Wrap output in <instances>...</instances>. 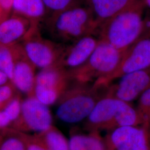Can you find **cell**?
I'll return each mask as SVG.
<instances>
[{
	"label": "cell",
	"instance_id": "1",
	"mask_svg": "<svg viewBox=\"0 0 150 150\" xmlns=\"http://www.w3.org/2000/svg\"><path fill=\"white\" fill-rule=\"evenodd\" d=\"M43 29L52 40L59 43H73L81 38L97 34L98 25L85 4L46 16Z\"/></svg>",
	"mask_w": 150,
	"mask_h": 150
},
{
	"label": "cell",
	"instance_id": "2",
	"mask_svg": "<svg viewBox=\"0 0 150 150\" xmlns=\"http://www.w3.org/2000/svg\"><path fill=\"white\" fill-rule=\"evenodd\" d=\"M142 0L133 4L100 25L98 40L110 44L120 51H126L142 37L145 27Z\"/></svg>",
	"mask_w": 150,
	"mask_h": 150
},
{
	"label": "cell",
	"instance_id": "3",
	"mask_svg": "<svg viewBox=\"0 0 150 150\" xmlns=\"http://www.w3.org/2000/svg\"><path fill=\"white\" fill-rule=\"evenodd\" d=\"M144 119L129 102L103 97L97 103L87 118L85 128L89 132L106 130L108 132L123 126H142Z\"/></svg>",
	"mask_w": 150,
	"mask_h": 150
},
{
	"label": "cell",
	"instance_id": "4",
	"mask_svg": "<svg viewBox=\"0 0 150 150\" xmlns=\"http://www.w3.org/2000/svg\"><path fill=\"white\" fill-rule=\"evenodd\" d=\"M106 91L89 83L73 82L56 103L57 117L66 123L80 122L88 117Z\"/></svg>",
	"mask_w": 150,
	"mask_h": 150
},
{
	"label": "cell",
	"instance_id": "5",
	"mask_svg": "<svg viewBox=\"0 0 150 150\" xmlns=\"http://www.w3.org/2000/svg\"><path fill=\"white\" fill-rule=\"evenodd\" d=\"M125 52L99 41L85 64L75 69L68 70L71 82L89 83L111 74L118 67Z\"/></svg>",
	"mask_w": 150,
	"mask_h": 150
},
{
	"label": "cell",
	"instance_id": "6",
	"mask_svg": "<svg viewBox=\"0 0 150 150\" xmlns=\"http://www.w3.org/2000/svg\"><path fill=\"white\" fill-rule=\"evenodd\" d=\"M28 58L41 69L58 64L66 45L43 38L40 26H36L20 43Z\"/></svg>",
	"mask_w": 150,
	"mask_h": 150
},
{
	"label": "cell",
	"instance_id": "7",
	"mask_svg": "<svg viewBox=\"0 0 150 150\" xmlns=\"http://www.w3.org/2000/svg\"><path fill=\"white\" fill-rule=\"evenodd\" d=\"M69 71L57 64L40 70L36 75L33 96L43 104L56 103L71 85Z\"/></svg>",
	"mask_w": 150,
	"mask_h": 150
},
{
	"label": "cell",
	"instance_id": "8",
	"mask_svg": "<svg viewBox=\"0 0 150 150\" xmlns=\"http://www.w3.org/2000/svg\"><path fill=\"white\" fill-rule=\"evenodd\" d=\"M150 67V38H140L123 54L117 69L111 74L93 83L97 88L106 89L112 82L130 73Z\"/></svg>",
	"mask_w": 150,
	"mask_h": 150
},
{
	"label": "cell",
	"instance_id": "9",
	"mask_svg": "<svg viewBox=\"0 0 150 150\" xmlns=\"http://www.w3.org/2000/svg\"><path fill=\"white\" fill-rule=\"evenodd\" d=\"M52 116L48 106L34 96L23 99L18 117L11 129L26 134H38L52 125Z\"/></svg>",
	"mask_w": 150,
	"mask_h": 150
},
{
	"label": "cell",
	"instance_id": "10",
	"mask_svg": "<svg viewBox=\"0 0 150 150\" xmlns=\"http://www.w3.org/2000/svg\"><path fill=\"white\" fill-rule=\"evenodd\" d=\"M150 128L145 125L123 126L104 137L107 150H150Z\"/></svg>",
	"mask_w": 150,
	"mask_h": 150
},
{
	"label": "cell",
	"instance_id": "11",
	"mask_svg": "<svg viewBox=\"0 0 150 150\" xmlns=\"http://www.w3.org/2000/svg\"><path fill=\"white\" fill-rule=\"evenodd\" d=\"M116 84L106 89L104 97L129 102L141 96L150 88V67L125 75Z\"/></svg>",
	"mask_w": 150,
	"mask_h": 150
},
{
	"label": "cell",
	"instance_id": "12",
	"mask_svg": "<svg viewBox=\"0 0 150 150\" xmlns=\"http://www.w3.org/2000/svg\"><path fill=\"white\" fill-rule=\"evenodd\" d=\"M36 67L28 58L20 43L15 46V63L11 82L26 96H33Z\"/></svg>",
	"mask_w": 150,
	"mask_h": 150
},
{
	"label": "cell",
	"instance_id": "13",
	"mask_svg": "<svg viewBox=\"0 0 150 150\" xmlns=\"http://www.w3.org/2000/svg\"><path fill=\"white\" fill-rule=\"evenodd\" d=\"M40 26L11 12L0 20V45L15 46L22 41L33 27Z\"/></svg>",
	"mask_w": 150,
	"mask_h": 150
},
{
	"label": "cell",
	"instance_id": "14",
	"mask_svg": "<svg viewBox=\"0 0 150 150\" xmlns=\"http://www.w3.org/2000/svg\"><path fill=\"white\" fill-rule=\"evenodd\" d=\"M98 42L93 35H88L66 46L58 64L67 70L80 67L89 59Z\"/></svg>",
	"mask_w": 150,
	"mask_h": 150
},
{
	"label": "cell",
	"instance_id": "15",
	"mask_svg": "<svg viewBox=\"0 0 150 150\" xmlns=\"http://www.w3.org/2000/svg\"><path fill=\"white\" fill-rule=\"evenodd\" d=\"M136 0H86L98 27L133 4Z\"/></svg>",
	"mask_w": 150,
	"mask_h": 150
},
{
	"label": "cell",
	"instance_id": "16",
	"mask_svg": "<svg viewBox=\"0 0 150 150\" xmlns=\"http://www.w3.org/2000/svg\"><path fill=\"white\" fill-rule=\"evenodd\" d=\"M11 12L40 25L47 16L43 0H13Z\"/></svg>",
	"mask_w": 150,
	"mask_h": 150
},
{
	"label": "cell",
	"instance_id": "17",
	"mask_svg": "<svg viewBox=\"0 0 150 150\" xmlns=\"http://www.w3.org/2000/svg\"><path fill=\"white\" fill-rule=\"evenodd\" d=\"M69 141L70 150H107L104 138L98 132L87 134L72 132Z\"/></svg>",
	"mask_w": 150,
	"mask_h": 150
},
{
	"label": "cell",
	"instance_id": "18",
	"mask_svg": "<svg viewBox=\"0 0 150 150\" xmlns=\"http://www.w3.org/2000/svg\"><path fill=\"white\" fill-rule=\"evenodd\" d=\"M33 134L48 150H70L69 140L53 125L42 132Z\"/></svg>",
	"mask_w": 150,
	"mask_h": 150
},
{
	"label": "cell",
	"instance_id": "19",
	"mask_svg": "<svg viewBox=\"0 0 150 150\" xmlns=\"http://www.w3.org/2000/svg\"><path fill=\"white\" fill-rule=\"evenodd\" d=\"M22 101L23 98L19 92L11 102L0 110V132L11 129L20 115Z\"/></svg>",
	"mask_w": 150,
	"mask_h": 150
},
{
	"label": "cell",
	"instance_id": "20",
	"mask_svg": "<svg viewBox=\"0 0 150 150\" xmlns=\"http://www.w3.org/2000/svg\"><path fill=\"white\" fill-rule=\"evenodd\" d=\"M0 150H27L25 134L13 129L1 131Z\"/></svg>",
	"mask_w": 150,
	"mask_h": 150
},
{
	"label": "cell",
	"instance_id": "21",
	"mask_svg": "<svg viewBox=\"0 0 150 150\" xmlns=\"http://www.w3.org/2000/svg\"><path fill=\"white\" fill-rule=\"evenodd\" d=\"M15 46L0 45V70L7 76L11 82L15 63Z\"/></svg>",
	"mask_w": 150,
	"mask_h": 150
},
{
	"label": "cell",
	"instance_id": "22",
	"mask_svg": "<svg viewBox=\"0 0 150 150\" xmlns=\"http://www.w3.org/2000/svg\"><path fill=\"white\" fill-rule=\"evenodd\" d=\"M85 1L86 0H43L47 16L64 11L75 6L85 4Z\"/></svg>",
	"mask_w": 150,
	"mask_h": 150
},
{
	"label": "cell",
	"instance_id": "23",
	"mask_svg": "<svg viewBox=\"0 0 150 150\" xmlns=\"http://www.w3.org/2000/svg\"><path fill=\"white\" fill-rule=\"evenodd\" d=\"M137 110L144 119L146 126L150 129V88L139 97Z\"/></svg>",
	"mask_w": 150,
	"mask_h": 150
},
{
	"label": "cell",
	"instance_id": "24",
	"mask_svg": "<svg viewBox=\"0 0 150 150\" xmlns=\"http://www.w3.org/2000/svg\"><path fill=\"white\" fill-rule=\"evenodd\" d=\"M19 92L11 82L0 86V110L11 102Z\"/></svg>",
	"mask_w": 150,
	"mask_h": 150
},
{
	"label": "cell",
	"instance_id": "25",
	"mask_svg": "<svg viewBox=\"0 0 150 150\" xmlns=\"http://www.w3.org/2000/svg\"><path fill=\"white\" fill-rule=\"evenodd\" d=\"M25 139L27 150H48L43 146L33 134H26Z\"/></svg>",
	"mask_w": 150,
	"mask_h": 150
},
{
	"label": "cell",
	"instance_id": "26",
	"mask_svg": "<svg viewBox=\"0 0 150 150\" xmlns=\"http://www.w3.org/2000/svg\"><path fill=\"white\" fill-rule=\"evenodd\" d=\"M13 0H0V6L6 15L11 13Z\"/></svg>",
	"mask_w": 150,
	"mask_h": 150
},
{
	"label": "cell",
	"instance_id": "27",
	"mask_svg": "<svg viewBox=\"0 0 150 150\" xmlns=\"http://www.w3.org/2000/svg\"><path fill=\"white\" fill-rule=\"evenodd\" d=\"M11 82L7 76L0 70V86L4 85L7 83Z\"/></svg>",
	"mask_w": 150,
	"mask_h": 150
},
{
	"label": "cell",
	"instance_id": "28",
	"mask_svg": "<svg viewBox=\"0 0 150 150\" xmlns=\"http://www.w3.org/2000/svg\"><path fill=\"white\" fill-rule=\"evenodd\" d=\"M145 22L147 24H149V25H145V27H144V33L143 35L142 36L141 38L142 37H147V38H150V20L148 21H146L145 19Z\"/></svg>",
	"mask_w": 150,
	"mask_h": 150
},
{
	"label": "cell",
	"instance_id": "29",
	"mask_svg": "<svg viewBox=\"0 0 150 150\" xmlns=\"http://www.w3.org/2000/svg\"><path fill=\"white\" fill-rule=\"evenodd\" d=\"M142 1L145 7H149L150 8V0H142Z\"/></svg>",
	"mask_w": 150,
	"mask_h": 150
},
{
	"label": "cell",
	"instance_id": "30",
	"mask_svg": "<svg viewBox=\"0 0 150 150\" xmlns=\"http://www.w3.org/2000/svg\"><path fill=\"white\" fill-rule=\"evenodd\" d=\"M6 15H7L4 12V10H2V7L0 6V20H1L2 18H3L4 16H6Z\"/></svg>",
	"mask_w": 150,
	"mask_h": 150
}]
</instances>
